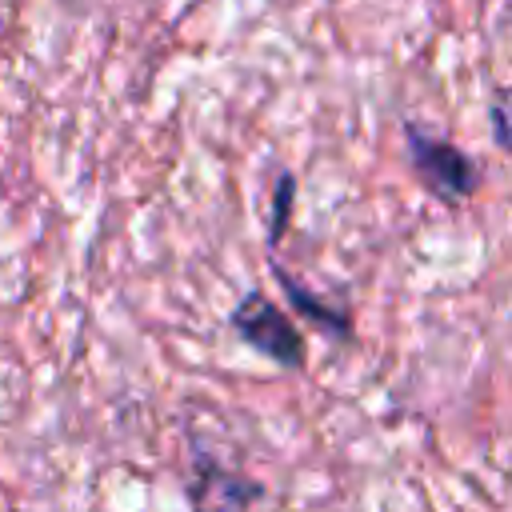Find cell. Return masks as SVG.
Returning <instances> with one entry per match:
<instances>
[{
	"label": "cell",
	"instance_id": "obj_1",
	"mask_svg": "<svg viewBox=\"0 0 512 512\" xmlns=\"http://www.w3.org/2000/svg\"><path fill=\"white\" fill-rule=\"evenodd\" d=\"M404 140H408V160L420 176V184L444 200V204H464L476 188H480V168L472 164L468 152H460L448 136H432L420 124H404Z\"/></svg>",
	"mask_w": 512,
	"mask_h": 512
},
{
	"label": "cell",
	"instance_id": "obj_2",
	"mask_svg": "<svg viewBox=\"0 0 512 512\" xmlns=\"http://www.w3.org/2000/svg\"><path fill=\"white\" fill-rule=\"evenodd\" d=\"M232 328L240 332L244 344H252L256 352H264V356L276 360L280 368H300V364H304V336L296 332V324H292L264 292H248V296L236 304Z\"/></svg>",
	"mask_w": 512,
	"mask_h": 512
},
{
	"label": "cell",
	"instance_id": "obj_3",
	"mask_svg": "<svg viewBox=\"0 0 512 512\" xmlns=\"http://www.w3.org/2000/svg\"><path fill=\"white\" fill-rule=\"evenodd\" d=\"M196 468H200V480H196V488H192V504H196V512H208L212 508V500H216V492H224V512H240L252 496H260V484H248V480H236V476H220V468L212 464V460H196Z\"/></svg>",
	"mask_w": 512,
	"mask_h": 512
},
{
	"label": "cell",
	"instance_id": "obj_4",
	"mask_svg": "<svg viewBox=\"0 0 512 512\" xmlns=\"http://www.w3.org/2000/svg\"><path fill=\"white\" fill-rule=\"evenodd\" d=\"M272 276L280 280V288H284V296H288V304L296 308V312H304V316H312L316 324H324V328H332L340 340L352 332V320L344 316V312H332V308H324V300L320 296H312L308 288H300L284 268H272Z\"/></svg>",
	"mask_w": 512,
	"mask_h": 512
},
{
	"label": "cell",
	"instance_id": "obj_5",
	"mask_svg": "<svg viewBox=\"0 0 512 512\" xmlns=\"http://www.w3.org/2000/svg\"><path fill=\"white\" fill-rule=\"evenodd\" d=\"M488 128H492L496 148L512 156V84L492 96V104H488Z\"/></svg>",
	"mask_w": 512,
	"mask_h": 512
},
{
	"label": "cell",
	"instance_id": "obj_6",
	"mask_svg": "<svg viewBox=\"0 0 512 512\" xmlns=\"http://www.w3.org/2000/svg\"><path fill=\"white\" fill-rule=\"evenodd\" d=\"M292 196H296V180H292V172H280L276 196H272V220H268V240H272V244H276L280 232H284V220H288V212H292Z\"/></svg>",
	"mask_w": 512,
	"mask_h": 512
}]
</instances>
